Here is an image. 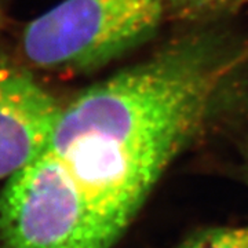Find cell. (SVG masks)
I'll list each match as a JSON object with an SVG mask.
<instances>
[{
  "instance_id": "cell-1",
  "label": "cell",
  "mask_w": 248,
  "mask_h": 248,
  "mask_svg": "<svg viewBox=\"0 0 248 248\" xmlns=\"http://www.w3.org/2000/svg\"><path fill=\"white\" fill-rule=\"evenodd\" d=\"M247 48L199 29L62 104L0 192L7 248H112L221 105Z\"/></svg>"
},
{
  "instance_id": "cell-2",
  "label": "cell",
  "mask_w": 248,
  "mask_h": 248,
  "mask_svg": "<svg viewBox=\"0 0 248 248\" xmlns=\"http://www.w3.org/2000/svg\"><path fill=\"white\" fill-rule=\"evenodd\" d=\"M166 17L169 0H62L25 27L21 53L40 71H95L152 39Z\"/></svg>"
},
{
  "instance_id": "cell-3",
  "label": "cell",
  "mask_w": 248,
  "mask_h": 248,
  "mask_svg": "<svg viewBox=\"0 0 248 248\" xmlns=\"http://www.w3.org/2000/svg\"><path fill=\"white\" fill-rule=\"evenodd\" d=\"M62 102L0 43V179L11 177L43 151Z\"/></svg>"
},
{
  "instance_id": "cell-4",
  "label": "cell",
  "mask_w": 248,
  "mask_h": 248,
  "mask_svg": "<svg viewBox=\"0 0 248 248\" xmlns=\"http://www.w3.org/2000/svg\"><path fill=\"white\" fill-rule=\"evenodd\" d=\"M240 10H248V0H169V18L187 24H203Z\"/></svg>"
},
{
  "instance_id": "cell-5",
  "label": "cell",
  "mask_w": 248,
  "mask_h": 248,
  "mask_svg": "<svg viewBox=\"0 0 248 248\" xmlns=\"http://www.w3.org/2000/svg\"><path fill=\"white\" fill-rule=\"evenodd\" d=\"M175 248H248V225L207 228L190 234Z\"/></svg>"
},
{
  "instance_id": "cell-6",
  "label": "cell",
  "mask_w": 248,
  "mask_h": 248,
  "mask_svg": "<svg viewBox=\"0 0 248 248\" xmlns=\"http://www.w3.org/2000/svg\"><path fill=\"white\" fill-rule=\"evenodd\" d=\"M246 177L248 179V151H247V155H246Z\"/></svg>"
},
{
  "instance_id": "cell-7",
  "label": "cell",
  "mask_w": 248,
  "mask_h": 248,
  "mask_svg": "<svg viewBox=\"0 0 248 248\" xmlns=\"http://www.w3.org/2000/svg\"><path fill=\"white\" fill-rule=\"evenodd\" d=\"M3 24H4V16H3V13L0 10V27H3Z\"/></svg>"
}]
</instances>
